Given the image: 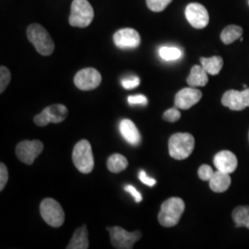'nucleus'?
Instances as JSON below:
<instances>
[{"label": "nucleus", "mask_w": 249, "mask_h": 249, "mask_svg": "<svg viewBox=\"0 0 249 249\" xmlns=\"http://www.w3.org/2000/svg\"><path fill=\"white\" fill-rule=\"evenodd\" d=\"M184 211V200L180 197H171L161 204L158 221L164 227L176 226L179 223Z\"/></svg>", "instance_id": "nucleus-1"}, {"label": "nucleus", "mask_w": 249, "mask_h": 249, "mask_svg": "<svg viewBox=\"0 0 249 249\" xmlns=\"http://www.w3.org/2000/svg\"><path fill=\"white\" fill-rule=\"evenodd\" d=\"M29 41L35 45L36 51L42 55H50L54 50V43L44 27L37 23L31 24L27 29Z\"/></svg>", "instance_id": "nucleus-2"}, {"label": "nucleus", "mask_w": 249, "mask_h": 249, "mask_svg": "<svg viewBox=\"0 0 249 249\" xmlns=\"http://www.w3.org/2000/svg\"><path fill=\"white\" fill-rule=\"evenodd\" d=\"M195 139L189 133L174 134L169 139L170 156L176 160H185L193 152Z\"/></svg>", "instance_id": "nucleus-3"}, {"label": "nucleus", "mask_w": 249, "mask_h": 249, "mask_svg": "<svg viewBox=\"0 0 249 249\" xmlns=\"http://www.w3.org/2000/svg\"><path fill=\"white\" fill-rule=\"evenodd\" d=\"M72 160L75 167L82 174H89L94 167V158L90 143L82 140L77 143L72 152Z\"/></svg>", "instance_id": "nucleus-4"}, {"label": "nucleus", "mask_w": 249, "mask_h": 249, "mask_svg": "<svg viewBox=\"0 0 249 249\" xmlns=\"http://www.w3.org/2000/svg\"><path fill=\"white\" fill-rule=\"evenodd\" d=\"M94 18V10L88 0H73L70 24L73 27L85 28L89 26Z\"/></svg>", "instance_id": "nucleus-5"}, {"label": "nucleus", "mask_w": 249, "mask_h": 249, "mask_svg": "<svg viewBox=\"0 0 249 249\" xmlns=\"http://www.w3.org/2000/svg\"><path fill=\"white\" fill-rule=\"evenodd\" d=\"M40 213L48 225L57 228L65 222V213L61 205L53 198H45L40 205Z\"/></svg>", "instance_id": "nucleus-6"}, {"label": "nucleus", "mask_w": 249, "mask_h": 249, "mask_svg": "<svg viewBox=\"0 0 249 249\" xmlns=\"http://www.w3.org/2000/svg\"><path fill=\"white\" fill-rule=\"evenodd\" d=\"M107 230L110 233L112 246L117 249H133L134 244L142 238V232L140 231H125L119 226L108 227Z\"/></svg>", "instance_id": "nucleus-7"}, {"label": "nucleus", "mask_w": 249, "mask_h": 249, "mask_svg": "<svg viewBox=\"0 0 249 249\" xmlns=\"http://www.w3.org/2000/svg\"><path fill=\"white\" fill-rule=\"evenodd\" d=\"M69 115L68 108L63 105H53L46 107L42 113L34 118V121L39 126H45L50 123L58 124L63 122Z\"/></svg>", "instance_id": "nucleus-8"}, {"label": "nucleus", "mask_w": 249, "mask_h": 249, "mask_svg": "<svg viewBox=\"0 0 249 249\" xmlns=\"http://www.w3.org/2000/svg\"><path fill=\"white\" fill-rule=\"evenodd\" d=\"M43 150L44 144L40 141H23L17 145L16 155L20 161L31 165L43 152Z\"/></svg>", "instance_id": "nucleus-9"}, {"label": "nucleus", "mask_w": 249, "mask_h": 249, "mask_svg": "<svg viewBox=\"0 0 249 249\" xmlns=\"http://www.w3.org/2000/svg\"><path fill=\"white\" fill-rule=\"evenodd\" d=\"M102 82V76L100 72L92 69H83L75 75L74 83L78 89L81 90H91L96 89Z\"/></svg>", "instance_id": "nucleus-10"}, {"label": "nucleus", "mask_w": 249, "mask_h": 249, "mask_svg": "<svg viewBox=\"0 0 249 249\" xmlns=\"http://www.w3.org/2000/svg\"><path fill=\"white\" fill-rule=\"evenodd\" d=\"M223 107H228L232 111H242L249 107V88L239 91L235 89L227 90L222 97Z\"/></svg>", "instance_id": "nucleus-11"}, {"label": "nucleus", "mask_w": 249, "mask_h": 249, "mask_svg": "<svg viewBox=\"0 0 249 249\" xmlns=\"http://www.w3.org/2000/svg\"><path fill=\"white\" fill-rule=\"evenodd\" d=\"M185 14L190 25L196 29H203L209 24V12L201 4L190 3L186 8Z\"/></svg>", "instance_id": "nucleus-12"}, {"label": "nucleus", "mask_w": 249, "mask_h": 249, "mask_svg": "<svg viewBox=\"0 0 249 249\" xmlns=\"http://www.w3.org/2000/svg\"><path fill=\"white\" fill-rule=\"evenodd\" d=\"M202 98V92L199 89L188 87L179 90L175 97V106L178 109L187 110L197 104Z\"/></svg>", "instance_id": "nucleus-13"}, {"label": "nucleus", "mask_w": 249, "mask_h": 249, "mask_svg": "<svg viewBox=\"0 0 249 249\" xmlns=\"http://www.w3.org/2000/svg\"><path fill=\"white\" fill-rule=\"evenodd\" d=\"M114 43L121 49L136 48L141 44V36L132 28H124L114 35Z\"/></svg>", "instance_id": "nucleus-14"}, {"label": "nucleus", "mask_w": 249, "mask_h": 249, "mask_svg": "<svg viewBox=\"0 0 249 249\" xmlns=\"http://www.w3.org/2000/svg\"><path fill=\"white\" fill-rule=\"evenodd\" d=\"M214 165L219 171L227 174L233 173L237 168V158L230 151H222L218 152L213 159Z\"/></svg>", "instance_id": "nucleus-15"}, {"label": "nucleus", "mask_w": 249, "mask_h": 249, "mask_svg": "<svg viewBox=\"0 0 249 249\" xmlns=\"http://www.w3.org/2000/svg\"><path fill=\"white\" fill-rule=\"evenodd\" d=\"M119 130L124 140L131 144L138 145L141 142V134L136 124L129 119H124L119 124Z\"/></svg>", "instance_id": "nucleus-16"}, {"label": "nucleus", "mask_w": 249, "mask_h": 249, "mask_svg": "<svg viewBox=\"0 0 249 249\" xmlns=\"http://www.w3.org/2000/svg\"><path fill=\"white\" fill-rule=\"evenodd\" d=\"M229 175L230 174L219 170H217V172H214L213 178L210 180L211 189L216 193H223L228 190V188L231 186V178Z\"/></svg>", "instance_id": "nucleus-17"}, {"label": "nucleus", "mask_w": 249, "mask_h": 249, "mask_svg": "<svg viewBox=\"0 0 249 249\" xmlns=\"http://www.w3.org/2000/svg\"><path fill=\"white\" fill-rule=\"evenodd\" d=\"M208 81H209L208 73L205 71L202 66H197V65L194 66L191 69L190 74L187 79V84L193 88L206 86Z\"/></svg>", "instance_id": "nucleus-18"}, {"label": "nucleus", "mask_w": 249, "mask_h": 249, "mask_svg": "<svg viewBox=\"0 0 249 249\" xmlns=\"http://www.w3.org/2000/svg\"><path fill=\"white\" fill-rule=\"evenodd\" d=\"M88 248L89 240L87 226L82 225L74 232L71 240L67 247V249H87Z\"/></svg>", "instance_id": "nucleus-19"}, {"label": "nucleus", "mask_w": 249, "mask_h": 249, "mask_svg": "<svg viewBox=\"0 0 249 249\" xmlns=\"http://www.w3.org/2000/svg\"><path fill=\"white\" fill-rule=\"evenodd\" d=\"M200 62H201V66L204 69L205 71L213 76L219 74L223 67V58L218 55L212 56L209 58L201 57Z\"/></svg>", "instance_id": "nucleus-20"}, {"label": "nucleus", "mask_w": 249, "mask_h": 249, "mask_svg": "<svg viewBox=\"0 0 249 249\" xmlns=\"http://www.w3.org/2000/svg\"><path fill=\"white\" fill-rule=\"evenodd\" d=\"M232 220L236 227H246L249 229V207L239 206L232 212Z\"/></svg>", "instance_id": "nucleus-21"}, {"label": "nucleus", "mask_w": 249, "mask_h": 249, "mask_svg": "<svg viewBox=\"0 0 249 249\" xmlns=\"http://www.w3.org/2000/svg\"><path fill=\"white\" fill-rule=\"evenodd\" d=\"M127 165H128V161L126 160V158L118 153L111 155L107 160V168L110 172L115 174H118L126 169Z\"/></svg>", "instance_id": "nucleus-22"}, {"label": "nucleus", "mask_w": 249, "mask_h": 249, "mask_svg": "<svg viewBox=\"0 0 249 249\" xmlns=\"http://www.w3.org/2000/svg\"><path fill=\"white\" fill-rule=\"evenodd\" d=\"M243 35V29L237 25H229L225 27L221 34V40L223 44L230 45L236 41L237 39H240Z\"/></svg>", "instance_id": "nucleus-23"}, {"label": "nucleus", "mask_w": 249, "mask_h": 249, "mask_svg": "<svg viewBox=\"0 0 249 249\" xmlns=\"http://www.w3.org/2000/svg\"><path fill=\"white\" fill-rule=\"evenodd\" d=\"M159 55L165 61H175L182 56V51L178 47L162 46L159 49Z\"/></svg>", "instance_id": "nucleus-24"}, {"label": "nucleus", "mask_w": 249, "mask_h": 249, "mask_svg": "<svg viewBox=\"0 0 249 249\" xmlns=\"http://www.w3.org/2000/svg\"><path fill=\"white\" fill-rule=\"evenodd\" d=\"M173 0H146L148 8L151 11L160 12L169 5Z\"/></svg>", "instance_id": "nucleus-25"}, {"label": "nucleus", "mask_w": 249, "mask_h": 249, "mask_svg": "<svg viewBox=\"0 0 249 249\" xmlns=\"http://www.w3.org/2000/svg\"><path fill=\"white\" fill-rule=\"evenodd\" d=\"M10 80H11L10 72L6 67L2 66L0 68V92L1 93H3L4 90L7 89Z\"/></svg>", "instance_id": "nucleus-26"}, {"label": "nucleus", "mask_w": 249, "mask_h": 249, "mask_svg": "<svg viewBox=\"0 0 249 249\" xmlns=\"http://www.w3.org/2000/svg\"><path fill=\"white\" fill-rule=\"evenodd\" d=\"M180 118H181V113L178 110V107L170 108L167 111H165L164 114H163V119L165 121L171 122V123L177 122Z\"/></svg>", "instance_id": "nucleus-27"}, {"label": "nucleus", "mask_w": 249, "mask_h": 249, "mask_svg": "<svg viewBox=\"0 0 249 249\" xmlns=\"http://www.w3.org/2000/svg\"><path fill=\"white\" fill-rule=\"evenodd\" d=\"M214 171L213 168L208 165V164H203L201 165L198 171H197V175L198 178H200L202 181H210L211 178H213V176Z\"/></svg>", "instance_id": "nucleus-28"}, {"label": "nucleus", "mask_w": 249, "mask_h": 249, "mask_svg": "<svg viewBox=\"0 0 249 249\" xmlns=\"http://www.w3.org/2000/svg\"><path fill=\"white\" fill-rule=\"evenodd\" d=\"M140 79L136 76H132V77H128L123 79L121 81V84L123 86V88L125 89H132L134 88H137L140 85Z\"/></svg>", "instance_id": "nucleus-29"}, {"label": "nucleus", "mask_w": 249, "mask_h": 249, "mask_svg": "<svg viewBox=\"0 0 249 249\" xmlns=\"http://www.w3.org/2000/svg\"><path fill=\"white\" fill-rule=\"evenodd\" d=\"M127 102L130 106H146L148 104V100L145 95L138 94V95H130L127 97Z\"/></svg>", "instance_id": "nucleus-30"}, {"label": "nucleus", "mask_w": 249, "mask_h": 249, "mask_svg": "<svg viewBox=\"0 0 249 249\" xmlns=\"http://www.w3.org/2000/svg\"><path fill=\"white\" fill-rule=\"evenodd\" d=\"M9 180V171L4 163L0 164V190L2 191Z\"/></svg>", "instance_id": "nucleus-31"}, {"label": "nucleus", "mask_w": 249, "mask_h": 249, "mask_svg": "<svg viewBox=\"0 0 249 249\" xmlns=\"http://www.w3.org/2000/svg\"><path fill=\"white\" fill-rule=\"evenodd\" d=\"M139 178H140V180L142 182L144 185H146V186H148V187H152L156 184V180H155L154 178L148 177L145 171H141V172H140Z\"/></svg>", "instance_id": "nucleus-32"}, {"label": "nucleus", "mask_w": 249, "mask_h": 249, "mask_svg": "<svg viewBox=\"0 0 249 249\" xmlns=\"http://www.w3.org/2000/svg\"><path fill=\"white\" fill-rule=\"evenodd\" d=\"M124 190H125L126 192H128L131 196H133L136 202L140 203L141 201H142V194H141L133 186H131V185L125 186V187H124Z\"/></svg>", "instance_id": "nucleus-33"}]
</instances>
